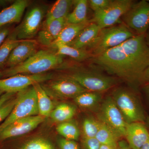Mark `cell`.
I'll return each instance as SVG.
<instances>
[{"instance_id": "obj_29", "label": "cell", "mask_w": 149, "mask_h": 149, "mask_svg": "<svg viewBox=\"0 0 149 149\" xmlns=\"http://www.w3.org/2000/svg\"><path fill=\"white\" fill-rule=\"evenodd\" d=\"M101 122L97 118L92 117L86 118L83 123V138L90 139L95 138Z\"/></svg>"}, {"instance_id": "obj_37", "label": "cell", "mask_w": 149, "mask_h": 149, "mask_svg": "<svg viewBox=\"0 0 149 149\" xmlns=\"http://www.w3.org/2000/svg\"><path fill=\"white\" fill-rule=\"evenodd\" d=\"M16 93H4L0 97V108L6 102L11 98Z\"/></svg>"}, {"instance_id": "obj_28", "label": "cell", "mask_w": 149, "mask_h": 149, "mask_svg": "<svg viewBox=\"0 0 149 149\" xmlns=\"http://www.w3.org/2000/svg\"><path fill=\"white\" fill-rule=\"evenodd\" d=\"M56 130L64 139L76 141L80 138V132L78 126L70 120L59 123Z\"/></svg>"}, {"instance_id": "obj_25", "label": "cell", "mask_w": 149, "mask_h": 149, "mask_svg": "<svg viewBox=\"0 0 149 149\" xmlns=\"http://www.w3.org/2000/svg\"><path fill=\"white\" fill-rule=\"evenodd\" d=\"M55 49L60 55L68 56L76 61H84L93 57L91 53L87 50L77 49L68 45H60Z\"/></svg>"}, {"instance_id": "obj_16", "label": "cell", "mask_w": 149, "mask_h": 149, "mask_svg": "<svg viewBox=\"0 0 149 149\" xmlns=\"http://www.w3.org/2000/svg\"><path fill=\"white\" fill-rule=\"evenodd\" d=\"M67 24L66 18L56 19L49 24H44L42 28L37 34L38 42L43 46L49 47Z\"/></svg>"}, {"instance_id": "obj_44", "label": "cell", "mask_w": 149, "mask_h": 149, "mask_svg": "<svg viewBox=\"0 0 149 149\" xmlns=\"http://www.w3.org/2000/svg\"><path fill=\"white\" fill-rule=\"evenodd\" d=\"M147 123L148 124V126L149 128V117H148L147 119Z\"/></svg>"}, {"instance_id": "obj_24", "label": "cell", "mask_w": 149, "mask_h": 149, "mask_svg": "<svg viewBox=\"0 0 149 149\" xmlns=\"http://www.w3.org/2000/svg\"><path fill=\"white\" fill-rule=\"evenodd\" d=\"M76 112V108L74 106L69 104L62 103L54 109L49 117L55 122L60 123L70 120Z\"/></svg>"}, {"instance_id": "obj_32", "label": "cell", "mask_w": 149, "mask_h": 149, "mask_svg": "<svg viewBox=\"0 0 149 149\" xmlns=\"http://www.w3.org/2000/svg\"><path fill=\"white\" fill-rule=\"evenodd\" d=\"M112 0H90L88 4L94 13L102 10L107 7Z\"/></svg>"}, {"instance_id": "obj_43", "label": "cell", "mask_w": 149, "mask_h": 149, "mask_svg": "<svg viewBox=\"0 0 149 149\" xmlns=\"http://www.w3.org/2000/svg\"><path fill=\"white\" fill-rule=\"evenodd\" d=\"M145 89V91L146 92L147 94H148V95L149 97V88H144Z\"/></svg>"}, {"instance_id": "obj_42", "label": "cell", "mask_w": 149, "mask_h": 149, "mask_svg": "<svg viewBox=\"0 0 149 149\" xmlns=\"http://www.w3.org/2000/svg\"><path fill=\"white\" fill-rule=\"evenodd\" d=\"M9 1H0V6H3L5 5L8 3Z\"/></svg>"}, {"instance_id": "obj_20", "label": "cell", "mask_w": 149, "mask_h": 149, "mask_svg": "<svg viewBox=\"0 0 149 149\" xmlns=\"http://www.w3.org/2000/svg\"><path fill=\"white\" fill-rule=\"evenodd\" d=\"M73 5L72 0L56 1L46 15L44 24H48L56 19L66 18Z\"/></svg>"}, {"instance_id": "obj_46", "label": "cell", "mask_w": 149, "mask_h": 149, "mask_svg": "<svg viewBox=\"0 0 149 149\" xmlns=\"http://www.w3.org/2000/svg\"><path fill=\"white\" fill-rule=\"evenodd\" d=\"M2 77V74L1 71H0V79Z\"/></svg>"}, {"instance_id": "obj_17", "label": "cell", "mask_w": 149, "mask_h": 149, "mask_svg": "<svg viewBox=\"0 0 149 149\" xmlns=\"http://www.w3.org/2000/svg\"><path fill=\"white\" fill-rule=\"evenodd\" d=\"M29 3L27 0H17L0 12V27L20 22Z\"/></svg>"}, {"instance_id": "obj_19", "label": "cell", "mask_w": 149, "mask_h": 149, "mask_svg": "<svg viewBox=\"0 0 149 149\" xmlns=\"http://www.w3.org/2000/svg\"><path fill=\"white\" fill-rule=\"evenodd\" d=\"M100 29L97 24L91 22L68 45L85 49L95 39Z\"/></svg>"}, {"instance_id": "obj_15", "label": "cell", "mask_w": 149, "mask_h": 149, "mask_svg": "<svg viewBox=\"0 0 149 149\" xmlns=\"http://www.w3.org/2000/svg\"><path fill=\"white\" fill-rule=\"evenodd\" d=\"M124 137L132 149H140L149 141V132L143 123H127Z\"/></svg>"}, {"instance_id": "obj_33", "label": "cell", "mask_w": 149, "mask_h": 149, "mask_svg": "<svg viewBox=\"0 0 149 149\" xmlns=\"http://www.w3.org/2000/svg\"><path fill=\"white\" fill-rule=\"evenodd\" d=\"M58 144L60 149H80L76 141L62 138L58 140Z\"/></svg>"}, {"instance_id": "obj_10", "label": "cell", "mask_w": 149, "mask_h": 149, "mask_svg": "<svg viewBox=\"0 0 149 149\" xmlns=\"http://www.w3.org/2000/svg\"><path fill=\"white\" fill-rule=\"evenodd\" d=\"M50 73L38 74H17L3 79H0V91L3 93H17L36 83H42L52 80Z\"/></svg>"}, {"instance_id": "obj_13", "label": "cell", "mask_w": 149, "mask_h": 149, "mask_svg": "<svg viewBox=\"0 0 149 149\" xmlns=\"http://www.w3.org/2000/svg\"><path fill=\"white\" fill-rule=\"evenodd\" d=\"M45 119V118L37 115L16 120L0 133V140H5L27 134L37 128L44 122Z\"/></svg>"}, {"instance_id": "obj_6", "label": "cell", "mask_w": 149, "mask_h": 149, "mask_svg": "<svg viewBox=\"0 0 149 149\" xmlns=\"http://www.w3.org/2000/svg\"><path fill=\"white\" fill-rule=\"evenodd\" d=\"M64 77L74 80L90 92L101 93L112 88L117 83V80L113 77L90 70H77Z\"/></svg>"}, {"instance_id": "obj_12", "label": "cell", "mask_w": 149, "mask_h": 149, "mask_svg": "<svg viewBox=\"0 0 149 149\" xmlns=\"http://www.w3.org/2000/svg\"><path fill=\"white\" fill-rule=\"evenodd\" d=\"M45 15L41 7H33L24 16L19 26L13 30L19 40H31L38 34Z\"/></svg>"}, {"instance_id": "obj_30", "label": "cell", "mask_w": 149, "mask_h": 149, "mask_svg": "<svg viewBox=\"0 0 149 149\" xmlns=\"http://www.w3.org/2000/svg\"><path fill=\"white\" fill-rule=\"evenodd\" d=\"M19 149H56L53 144L47 139L36 138L24 143Z\"/></svg>"}, {"instance_id": "obj_2", "label": "cell", "mask_w": 149, "mask_h": 149, "mask_svg": "<svg viewBox=\"0 0 149 149\" xmlns=\"http://www.w3.org/2000/svg\"><path fill=\"white\" fill-rule=\"evenodd\" d=\"M63 56L52 49L41 50L21 64L1 71L2 77L17 74H38L58 67L63 62Z\"/></svg>"}, {"instance_id": "obj_5", "label": "cell", "mask_w": 149, "mask_h": 149, "mask_svg": "<svg viewBox=\"0 0 149 149\" xmlns=\"http://www.w3.org/2000/svg\"><path fill=\"white\" fill-rule=\"evenodd\" d=\"M17 102L10 114L0 125V133L6 127L22 118L39 115L37 95L32 86L16 94Z\"/></svg>"}, {"instance_id": "obj_1", "label": "cell", "mask_w": 149, "mask_h": 149, "mask_svg": "<svg viewBox=\"0 0 149 149\" xmlns=\"http://www.w3.org/2000/svg\"><path fill=\"white\" fill-rule=\"evenodd\" d=\"M91 60L109 74L139 85L141 75L149 65V47L145 35H135Z\"/></svg>"}, {"instance_id": "obj_23", "label": "cell", "mask_w": 149, "mask_h": 149, "mask_svg": "<svg viewBox=\"0 0 149 149\" xmlns=\"http://www.w3.org/2000/svg\"><path fill=\"white\" fill-rule=\"evenodd\" d=\"M88 1L87 0L73 1L74 8L66 17L67 24H78L88 20Z\"/></svg>"}, {"instance_id": "obj_36", "label": "cell", "mask_w": 149, "mask_h": 149, "mask_svg": "<svg viewBox=\"0 0 149 149\" xmlns=\"http://www.w3.org/2000/svg\"><path fill=\"white\" fill-rule=\"evenodd\" d=\"M10 32V29L7 25L0 27V47Z\"/></svg>"}, {"instance_id": "obj_38", "label": "cell", "mask_w": 149, "mask_h": 149, "mask_svg": "<svg viewBox=\"0 0 149 149\" xmlns=\"http://www.w3.org/2000/svg\"><path fill=\"white\" fill-rule=\"evenodd\" d=\"M118 149H132L128 146L127 142L124 141H120L118 143Z\"/></svg>"}, {"instance_id": "obj_21", "label": "cell", "mask_w": 149, "mask_h": 149, "mask_svg": "<svg viewBox=\"0 0 149 149\" xmlns=\"http://www.w3.org/2000/svg\"><path fill=\"white\" fill-rule=\"evenodd\" d=\"M33 86L37 95L39 115L45 118L49 117L54 109L53 104L49 95L43 89L41 83H36Z\"/></svg>"}, {"instance_id": "obj_41", "label": "cell", "mask_w": 149, "mask_h": 149, "mask_svg": "<svg viewBox=\"0 0 149 149\" xmlns=\"http://www.w3.org/2000/svg\"><path fill=\"white\" fill-rule=\"evenodd\" d=\"M140 149H149V141L145 144Z\"/></svg>"}, {"instance_id": "obj_22", "label": "cell", "mask_w": 149, "mask_h": 149, "mask_svg": "<svg viewBox=\"0 0 149 149\" xmlns=\"http://www.w3.org/2000/svg\"><path fill=\"white\" fill-rule=\"evenodd\" d=\"M74 102L80 107L85 109L99 108L102 98L101 93L87 91L75 97Z\"/></svg>"}, {"instance_id": "obj_39", "label": "cell", "mask_w": 149, "mask_h": 149, "mask_svg": "<svg viewBox=\"0 0 149 149\" xmlns=\"http://www.w3.org/2000/svg\"><path fill=\"white\" fill-rule=\"evenodd\" d=\"M118 147L108 145H101L100 149H118Z\"/></svg>"}, {"instance_id": "obj_40", "label": "cell", "mask_w": 149, "mask_h": 149, "mask_svg": "<svg viewBox=\"0 0 149 149\" xmlns=\"http://www.w3.org/2000/svg\"><path fill=\"white\" fill-rule=\"evenodd\" d=\"M145 40L149 47V27L145 35Z\"/></svg>"}, {"instance_id": "obj_7", "label": "cell", "mask_w": 149, "mask_h": 149, "mask_svg": "<svg viewBox=\"0 0 149 149\" xmlns=\"http://www.w3.org/2000/svg\"><path fill=\"white\" fill-rule=\"evenodd\" d=\"M136 2L132 0H112L106 8L95 13L91 21L97 24L100 29L113 26Z\"/></svg>"}, {"instance_id": "obj_27", "label": "cell", "mask_w": 149, "mask_h": 149, "mask_svg": "<svg viewBox=\"0 0 149 149\" xmlns=\"http://www.w3.org/2000/svg\"><path fill=\"white\" fill-rule=\"evenodd\" d=\"M20 41L17 40L16 34L13 31L7 37L0 47V68L5 66L12 52L18 45Z\"/></svg>"}, {"instance_id": "obj_8", "label": "cell", "mask_w": 149, "mask_h": 149, "mask_svg": "<svg viewBox=\"0 0 149 149\" xmlns=\"http://www.w3.org/2000/svg\"><path fill=\"white\" fill-rule=\"evenodd\" d=\"M97 116L100 121L114 130L121 138L124 137L127 123L111 96L102 100Z\"/></svg>"}, {"instance_id": "obj_34", "label": "cell", "mask_w": 149, "mask_h": 149, "mask_svg": "<svg viewBox=\"0 0 149 149\" xmlns=\"http://www.w3.org/2000/svg\"><path fill=\"white\" fill-rule=\"evenodd\" d=\"M83 144L85 149H100L101 145L95 138H83Z\"/></svg>"}, {"instance_id": "obj_11", "label": "cell", "mask_w": 149, "mask_h": 149, "mask_svg": "<svg viewBox=\"0 0 149 149\" xmlns=\"http://www.w3.org/2000/svg\"><path fill=\"white\" fill-rule=\"evenodd\" d=\"M41 84L49 95L62 99L73 98L88 91L74 80L63 77L57 80H48Z\"/></svg>"}, {"instance_id": "obj_26", "label": "cell", "mask_w": 149, "mask_h": 149, "mask_svg": "<svg viewBox=\"0 0 149 149\" xmlns=\"http://www.w3.org/2000/svg\"><path fill=\"white\" fill-rule=\"evenodd\" d=\"M95 138L101 145L118 147L121 138L114 130L101 122Z\"/></svg>"}, {"instance_id": "obj_31", "label": "cell", "mask_w": 149, "mask_h": 149, "mask_svg": "<svg viewBox=\"0 0 149 149\" xmlns=\"http://www.w3.org/2000/svg\"><path fill=\"white\" fill-rule=\"evenodd\" d=\"M17 100V98L16 95L15 97L14 96L7 102H6L0 108V125L10 114L16 104Z\"/></svg>"}, {"instance_id": "obj_18", "label": "cell", "mask_w": 149, "mask_h": 149, "mask_svg": "<svg viewBox=\"0 0 149 149\" xmlns=\"http://www.w3.org/2000/svg\"><path fill=\"white\" fill-rule=\"evenodd\" d=\"M91 22V20L88 19L84 22L78 24H67L56 40L49 47L55 49L57 46L60 45H69Z\"/></svg>"}, {"instance_id": "obj_9", "label": "cell", "mask_w": 149, "mask_h": 149, "mask_svg": "<svg viewBox=\"0 0 149 149\" xmlns=\"http://www.w3.org/2000/svg\"><path fill=\"white\" fill-rule=\"evenodd\" d=\"M122 18L136 35H145L149 27V1L136 2Z\"/></svg>"}, {"instance_id": "obj_14", "label": "cell", "mask_w": 149, "mask_h": 149, "mask_svg": "<svg viewBox=\"0 0 149 149\" xmlns=\"http://www.w3.org/2000/svg\"><path fill=\"white\" fill-rule=\"evenodd\" d=\"M38 45L32 40H22L12 52L6 63L7 67H13L26 61L37 52Z\"/></svg>"}, {"instance_id": "obj_4", "label": "cell", "mask_w": 149, "mask_h": 149, "mask_svg": "<svg viewBox=\"0 0 149 149\" xmlns=\"http://www.w3.org/2000/svg\"><path fill=\"white\" fill-rule=\"evenodd\" d=\"M111 96L126 123L144 122L143 111L133 91L126 88H118L113 90Z\"/></svg>"}, {"instance_id": "obj_35", "label": "cell", "mask_w": 149, "mask_h": 149, "mask_svg": "<svg viewBox=\"0 0 149 149\" xmlns=\"http://www.w3.org/2000/svg\"><path fill=\"white\" fill-rule=\"evenodd\" d=\"M139 85L143 86L144 88H149V65L141 75Z\"/></svg>"}, {"instance_id": "obj_45", "label": "cell", "mask_w": 149, "mask_h": 149, "mask_svg": "<svg viewBox=\"0 0 149 149\" xmlns=\"http://www.w3.org/2000/svg\"><path fill=\"white\" fill-rule=\"evenodd\" d=\"M4 93H3V91H0V97H1V96Z\"/></svg>"}, {"instance_id": "obj_3", "label": "cell", "mask_w": 149, "mask_h": 149, "mask_svg": "<svg viewBox=\"0 0 149 149\" xmlns=\"http://www.w3.org/2000/svg\"><path fill=\"white\" fill-rule=\"evenodd\" d=\"M135 35L124 23L103 28L100 30L95 39L85 49L91 53L93 57L117 47Z\"/></svg>"}]
</instances>
